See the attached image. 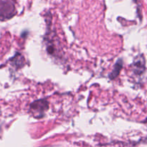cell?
I'll return each mask as SVG.
<instances>
[{
  "label": "cell",
  "mask_w": 147,
  "mask_h": 147,
  "mask_svg": "<svg viewBox=\"0 0 147 147\" xmlns=\"http://www.w3.org/2000/svg\"><path fill=\"white\" fill-rule=\"evenodd\" d=\"M11 64L16 68H20L22 67L25 65V61L22 55L20 53H17L11 59H10Z\"/></svg>",
  "instance_id": "277c9868"
},
{
  "label": "cell",
  "mask_w": 147,
  "mask_h": 147,
  "mask_svg": "<svg viewBox=\"0 0 147 147\" xmlns=\"http://www.w3.org/2000/svg\"><path fill=\"white\" fill-rule=\"evenodd\" d=\"M133 71L136 76L144 75L145 72V59L143 55L138 56L134 62Z\"/></svg>",
  "instance_id": "3957f363"
},
{
  "label": "cell",
  "mask_w": 147,
  "mask_h": 147,
  "mask_svg": "<svg viewBox=\"0 0 147 147\" xmlns=\"http://www.w3.org/2000/svg\"><path fill=\"white\" fill-rule=\"evenodd\" d=\"M49 103L45 99L35 100L30 105V110L32 112L33 116L37 119L43 117L46 111L48 110Z\"/></svg>",
  "instance_id": "7a4b0ae2"
},
{
  "label": "cell",
  "mask_w": 147,
  "mask_h": 147,
  "mask_svg": "<svg viewBox=\"0 0 147 147\" xmlns=\"http://www.w3.org/2000/svg\"><path fill=\"white\" fill-rule=\"evenodd\" d=\"M17 13L14 0H0V21L12 18Z\"/></svg>",
  "instance_id": "6da1fadb"
},
{
  "label": "cell",
  "mask_w": 147,
  "mask_h": 147,
  "mask_svg": "<svg viewBox=\"0 0 147 147\" xmlns=\"http://www.w3.org/2000/svg\"><path fill=\"white\" fill-rule=\"evenodd\" d=\"M122 67H123V60L121 59H119V60H117L116 64L114 65L113 70H112V72L109 75L110 79L113 80V79L116 78L118 77V76L119 75V73H120Z\"/></svg>",
  "instance_id": "5b68a950"
}]
</instances>
